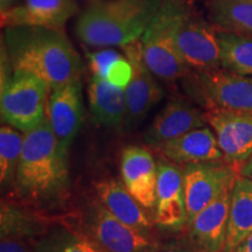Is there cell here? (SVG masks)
<instances>
[{
    "instance_id": "26",
    "label": "cell",
    "mask_w": 252,
    "mask_h": 252,
    "mask_svg": "<svg viewBox=\"0 0 252 252\" xmlns=\"http://www.w3.org/2000/svg\"><path fill=\"white\" fill-rule=\"evenodd\" d=\"M1 237H18L25 239L32 237L40 231L41 226L37 220L28 215L18 207L8 203H1Z\"/></svg>"
},
{
    "instance_id": "12",
    "label": "cell",
    "mask_w": 252,
    "mask_h": 252,
    "mask_svg": "<svg viewBox=\"0 0 252 252\" xmlns=\"http://www.w3.org/2000/svg\"><path fill=\"white\" fill-rule=\"evenodd\" d=\"M232 186L226 187L187 224V244L193 252H224Z\"/></svg>"
},
{
    "instance_id": "7",
    "label": "cell",
    "mask_w": 252,
    "mask_h": 252,
    "mask_svg": "<svg viewBox=\"0 0 252 252\" xmlns=\"http://www.w3.org/2000/svg\"><path fill=\"white\" fill-rule=\"evenodd\" d=\"M83 234L93 239L104 252H157L160 244L152 235L125 224L99 201L87 207Z\"/></svg>"
},
{
    "instance_id": "27",
    "label": "cell",
    "mask_w": 252,
    "mask_h": 252,
    "mask_svg": "<svg viewBox=\"0 0 252 252\" xmlns=\"http://www.w3.org/2000/svg\"><path fill=\"white\" fill-rule=\"evenodd\" d=\"M119 58H122V55L113 49H103L89 53L88 59H89L90 70L94 76L106 78L110 65Z\"/></svg>"
},
{
    "instance_id": "21",
    "label": "cell",
    "mask_w": 252,
    "mask_h": 252,
    "mask_svg": "<svg viewBox=\"0 0 252 252\" xmlns=\"http://www.w3.org/2000/svg\"><path fill=\"white\" fill-rule=\"evenodd\" d=\"M252 234V180L239 175L231 189L224 252H232Z\"/></svg>"
},
{
    "instance_id": "29",
    "label": "cell",
    "mask_w": 252,
    "mask_h": 252,
    "mask_svg": "<svg viewBox=\"0 0 252 252\" xmlns=\"http://www.w3.org/2000/svg\"><path fill=\"white\" fill-rule=\"evenodd\" d=\"M0 252H35L34 249L28 247L23 238L1 237Z\"/></svg>"
},
{
    "instance_id": "23",
    "label": "cell",
    "mask_w": 252,
    "mask_h": 252,
    "mask_svg": "<svg viewBox=\"0 0 252 252\" xmlns=\"http://www.w3.org/2000/svg\"><path fill=\"white\" fill-rule=\"evenodd\" d=\"M219 41L220 67L236 74L252 76V36L219 30Z\"/></svg>"
},
{
    "instance_id": "20",
    "label": "cell",
    "mask_w": 252,
    "mask_h": 252,
    "mask_svg": "<svg viewBox=\"0 0 252 252\" xmlns=\"http://www.w3.org/2000/svg\"><path fill=\"white\" fill-rule=\"evenodd\" d=\"M88 94L91 118L94 124L113 128L124 125L126 116L125 89L112 86L106 78L93 75L88 88Z\"/></svg>"
},
{
    "instance_id": "5",
    "label": "cell",
    "mask_w": 252,
    "mask_h": 252,
    "mask_svg": "<svg viewBox=\"0 0 252 252\" xmlns=\"http://www.w3.org/2000/svg\"><path fill=\"white\" fill-rule=\"evenodd\" d=\"M182 84L188 96L204 110L252 112V76L220 67L189 70L182 78Z\"/></svg>"
},
{
    "instance_id": "24",
    "label": "cell",
    "mask_w": 252,
    "mask_h": 252,
    "mask_svg": "<svg viewBox=\"0 0 252 252\" xmlns=\"http://www.w3.org/2000/svg\"><path fill=\"white\" fill-rule=\"evenodd\" d=\"M35 252H104L83 232L55 229L41 236L34 245Z\"/></svg>"
},
{
    "instance_id": "16",
    "label": "cell",
    "mask_w": 252,
    "mask_h": 252,
    "mask_svg": "<svg viewBox=\"0 0 252 252\" xmlns=\"http://www.w3.org/2000/svg\"><path fill=\"white\" fill-rule=\"evenodd\" d=\"M80 8L75 0H25L0 12V26H39L63 30Z\"/></svg>"
},
{
    "instance_id": "28",
    "label": "cell",
    "mask_w": 252,
    "mask_h": 252,
    "mask_svg": "<svg viewBox=\"0 0 252 252\" xmlns=\"http://www.w3.org/2000/svg\"><path fill=\"white\" fill-rule=\"evenodd\" d=\"M132 77V65L126 58H119L110 65L106 81L112 86L125 89Z\"/></svg>"
},
{
    "instance_id": "8",
    "label": "cell",
    "mask_w": 252,
    "mask_h": 252,
    "mask_svg": "<svg viewBox=\"0 0 252 252\" xmlns=\"http://www.w3.org/2000/svg\"><path fill=\"white\" fill-rule=\"evenodd\" d=\"M179 54L189 70L203 71L220 67L219 30L193 4L184 14L175 33Z\"/></svg>"
},
{
    "instance_id": "35",
    "label": "cell",
    "mask_w": 252,
    "mask_h": 252,
    "mask_svg": "<svg viewBox=\"0 0 252 252\" xmlns=\"http://www.w3.org/2000/svg\"><path fill=\"white\" fill-rule=\"evenodd\" d=\"M89 1H90V2H93V1H94V0H89Z\"/></svg>"
},
{
    "instance_id": "22",
    "label": "cell",
    "mask_w": 252,
    "mask_h": 252,
    "mask_svg": "<svg viewBox=\"0 0 252 252\" xmlns=\"http://www.w3.org/2000/svg\"><path fill=\"white\" fill-rule=\"evenodd\" d=\"M208 19L219 30L252 36V0L206 1Z\"/></svg>"
},
{
    "instance_id": "13",
    "label": "cell",
    "mask_w": 252,
    "mask_h": 252,
    "mask_svg": "<svg viewBox=\"0 0 252 252\" xmlns=\"http://www.w3.org/2000/svg\"><path fill=\"white\" fill-rule=\"evenodd\" d=\"M154 222L158 228L167 231H179L188 224L182 171L174 163L158 165Z\"/></svg>"
},
{
    "instance_id": "3",
    "label": "cell",
    "mask_w": 252,
    "mask_h": 252,
    "mask_svg": "<svg viewBox=\"0 0 252 252\" xmlns=\"http://www.w3.org/2000/svg\"><path fill=\"white\" fill-rule=\"evenodd\" d=\"M163 0H94L81 12L76 35L90 47H124L140 39Z\"/></svg>"
},
{
    "instance_id": "33",
    "label": "cell",
    "mask_w": 252,
    "mask_h": 252,
    "mask_svg": "<svg viewBox=\"0 0 252 252\" xmlns=\"http://www.w3.org/2000/svg\"><path fill=\"white\" fill-rule=\"evenodd\" d=\"M14 0H0V12L5 11V9L9 8L12 6V2Z\"/></svg>"
},
{
    "instance_id": "14",
    "label": "cell",
    "mask_w": 252,
    "mask_h": 252,
    "mask_svg": "<svg viewBox=\"0 0 252 252\" xmlns=\"http://www.w3.org/2000/svg\"><path fill=\"white\" fill-rule=\"evenodd\" d=\"M47 115L59 144L69 152L84 119L81 80L49 91Z\"/></svg>"
},
{
    "instance_id": "10",
    "label": "cell",
    "mask_w": 252,
    "mask_h": 252,
    "mask_svg": "<svg viewBox=\"0 0 252 252\" xmlns=\"http://www.w3.org/2000/svg\"><path fill=\"white\" fill-rule=\"evenodd\" d=\"M122 48L125 52V58L132 65V77L125 88L126 116L124 125L135 127L162 99L163 90L144 61L140 39Z\"/></svg>"
},
{
    "instance_id": "1",
    "label": "cell",
    "mask_w": 252,
    "mask_h": 252,
    "mask_svg": "<svg viewBox=\"0 0 252 252\" xmlns=\"http://www.w3.org/2000/svg\"><path fill=\"white\" fill-rule=\"evenodd\" d=\"M1 46L7 53L12 70L35 75L46 82L49 91L81 80V58L63 30L6 27Z\"/></svg>"
},
{
    "instance_id": "18",
    "label": "cell",
    "mask_w": 252,
    "mask_h": 252,
    "mask_svg": "<svg viewBox=\"0 0 252 252\" xmlns=\"http://www.w3.org/2000/svg\"><path fill=\"white\" fill-rule=\"evenodd\" d=\"M167 160L178 165L223 160L222 150L213 128L203 126L195 128L156 147Z\"/></svg>"
},
{
    "instance_id": "30",
    "label": "cell",
    "mask_w": 252,
    "mask_h": 252,
    "mask_svg": "<svg viewBox=\"0 0 252 252\" xmlns=\"http://www.w3.org/2000/svg\"><path fill=\"white\" fill-rule=\"evenodd\" d=\"M157 252H193V250L188 247V244L172 242V243L160 245Z\"/></svg>"
},
{
    "instance_id": "4",
    "label": "cell",
    "mask_w": 252,
    "mask_h": 252,
    "mask_svg": "<svg viewBox=\"0 0 252 252\" xmlns=\"http://www.w3.org/2000/svg\"><path fill=\"white\" fill-rule=\"evenodd\" d=\"M193 4V0H163L140 37L144 61L160 80H182L189 72L176 48L175 33L184 14Z\"/></svg>"
},
{
    "instance_id": "15",
    "label": "cell",
    "mask_w": 252,
    "mask_h": 252,
    "mask_svg": "<svg viewBox=\"0 0 252 252\" xmlns=\"http://www.w3.org/2000/svg\"><path fill=\"white\" fill-rule=\"evenodd\" d=\"M208 124L206 111L190 100L175 97L157 115L144 133V141L151 147L163 145L195 128Z\"/></svg>"
},
{
    "instance_id": "34",
    "label": "cell",
    "mask_w": 252,
    "mask_h": 252,
    "mask_svg": "<svg viewBox=\"0 0 252 252\" xmlns=\"http://www.w3.org/2000/svg\"><path fill=\"white\" fill-rule=\"evenodd\" d=\"M204 1H217V0H204Z\"/></svg>"
},
{
    "instance_id": "6",
    "label": "cell",
    "mask_w": 252,
    "mask_h": 252,
    "mask_svg": "<svg viewBox=\"0 0 252 252\" xmlns=\"http://www.w3.org/2000/svg\"><path fill=\"white\" fill-rule=\"evenodd\" d=\"M0 84L2 123L26 133L45 121L49 93L45 81L30 72L13 71Z\"/></svg>"
},
{
    "instance_id": "2",
    "label": "cell",
    "mask_w": 252,
    "mask_h": 252,
    "mask_svg": "<svg viewBox=\"0 0 252 252\" xmlns=\"http://www.w3.org/2000/svg\"><path fill=\"white\" fill-rule=\"evenodd\" d=\"M15 185L18 193L35 203H54L69 187L68 153L52 130L48 117L25 133Z\"/></svg>"
},
{
    "instance_id": "19",
    "label": "cell",
    "mask_w": 252,
    "mask_h": 252,
    "mask_svg": "<svg viewBox=\"0 0 252 252\" xmlns=\"http://www.w3.org/2000/svg\"><path fill=\"white\" fill-rule=\"evenodd\" d=\"M94 190L99 202L113 216L144 234L152 235L153 225L149 216L121 182L113 179H105L94 185Z\"/></svg>"
},
{
    "instance_id": "32",
    "label": "cell",
    "mask_w": 252,
    "mask_h": 252,
    "mask_svg": "<svg viewBox=\"0 0 252 252\" xmlns=\"http://www.w3.org/2000/svg\"><path fill=\"white\" fill-rule=\"evenodd\" d=\"M232 252H252V234L245 238Z\"/></svg>"
},
{
    "instance_id": "17",
    "label": "cell",
    "mask_w": 252,
    "mask_h": 252,
    "mask_svg": "<svg viewBox=\"0 0 252 252\" xmlns=\"http://www.w3.org/2000/svg\"><path fill=\"white\" fill-rule=\"evenodd\" d=\"M122 179L124 186L140 206L156 210L158 166L149 150L126 147L122 156Z\"/></svg>"
},
{
    "instance_id": "25",
    "label": "cell",
    "mask_w": 252,
    "mask_h": 252,
    "mask_svg": "<svg viewBox=\"0 0 252 252\" xmlns=\"http://www.w3.org/2000/svg\"><path fill=\"white\" fill-rule=\"evenodd\" d=\"M24 138L15 127L1 125L0 128V181L1 185H8L17 174L19 161L24 147Z\"/></svg>"
},
{
    "instance_id": "31",
    "label": "cell",
    "mask_w": 252,
    "mask_h": 252,
    "mask_svg": "<svg viewBox=\"0 0 252 252\" xmlns=\"http://www.w3.org/2000/svg\"><path fill=\"white\" fill-rule=\"evenodd\" d=\"M239 175H243L245 178L252 180V156L249 158L247 161L244 162V165L239 169Z\"/></svg>"
},
{
    "instance_id": "9",
    "label": "cell",
    "mask_w": 252,
    "mask_h": 252,
    "mask_svg": "<svg viewBox=\"0 0 252 252\" xmlns=\"http://www.w3.org/2000/svg\"><path fill=\"white\" fill-rule=\"evenodd\" d=\"M182 178L187 203L188 223L213 202L229 186L234 185L239 172L224 159L184 165Z\"/></svg>"
},
{
    "instance_id": "11",
    "label": "cell",
    "mask_w": 252,
    "mask_h": 252,
    "mask_svg": "<svg viewBox=\"0 0 252 252\" xmlns=\"http://www.w3.org/2000/svg\"><path fill=\"white\" fill-rule=\"evenodd\" d=\"M226 162L239 172L252 156V112L204 110Z\"/></svg>"
}]
</instances>
